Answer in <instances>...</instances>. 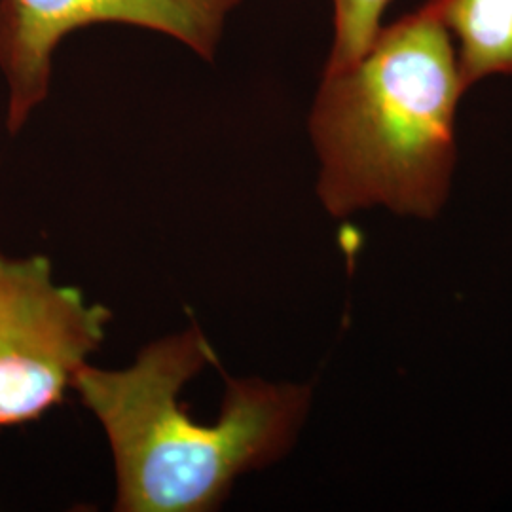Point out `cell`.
<instances>
[{"mask_svg":"<svg viewBox=\"0 0 512 512\" xmlns=\"http://www.w3.org/2000/svg\"><path fill=\"white\" fill-rule=\"evenodd\" d=\"M219 357L198 325L160 338L122 370L84 365L73 389L109 439L118 512L217 511L239 476L285 458L310 412L311 385L232 378L219 420L200 423L181 391Z\"/></svg>","mask_w":512,"mask_h":512,"instance_id":"1","label":"cell"},{"mask_svg":"<svg viewBox=\"0 0 512 512\" xmlns=\"http://www.w3.org/2000/svg\"><path fill=\"white\" fill-rule=\"evenodd\" d=\"M465 93L456 44L425 6L382 25L353 65L323 73L311 107L323 207L332 217L372 207L437 217L454 183Z\"/></svg>","mask_w":512,"mask_h":512,"instance_id":"2","label":"cell"},{"mask_svg":"<svg viewBox=\"0 0 512 512\" xmlns=\"http://www.w3.org/2000/svg\"><path fill=\"white\" fill-rule=\"evenodd\" d=\"M112 311L57 285L42 255H0V429L40 420L105 342Z\"/></svg>","mask_w":512,"mask_h":512,"instance_id":"3","label":"cell"},{"mask_svg":"<svg viewBox=\"0 0 512 512\" xmlns=\"http://www.w3.org/2000/svg\"><path fill=\"white\" fill-rule=\"evenodd\" d=\"M241 0H0L6 128L18 133L48 97L59 42L95 23H126L177 38L211 61L224 19Z\"/></svg>","mask_w":512,"mask_h":512,"instance_id":"4","label":"cell"},{"mask_svg":"<svg viewBox=\"0 0 512 512\" xmlns=\"http://www.w3.org/2000/svg\"><path fill=\"white\" fill-rule=\"evenodd\" d=\"M456 44L467 92L492 76H512V0H427Z\"/></svg>","mask_w":512,"mask_h":512,"instance_id":"5","label":"cell"},{"mask_svg":"<svg viewBox=\"0 0 512 512\" xmlns=\"http://www.w3.org/2000/svg\"><path fill=\"white\" fill-rule=\"evenodd\" d=\"M391 0H332L334 38L325 73L342 71L365 54L382 29Z\"/></svg>","mask_w":512,"mask_h":512,"instance_id":"6","label":"cell"}]
</instances>
